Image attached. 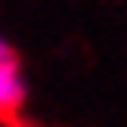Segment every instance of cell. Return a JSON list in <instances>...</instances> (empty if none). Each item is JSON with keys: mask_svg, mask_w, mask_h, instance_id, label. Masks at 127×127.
<instances>
[{"mask_svg": "<svg viewBox=\"0 0 127 127\" xmlns=\"http://www.w3.org/2000/svg\"><path fill=\"white\" fill-rule=\"evenodd\" d=\"M25 78H22V56L9 40L0 37V124L22 127L25 112Z\"/></svg>", "mask_w": 127, "mask_h": 127, "instance_id": "1", "label": "cell"}]
</instances>
